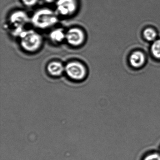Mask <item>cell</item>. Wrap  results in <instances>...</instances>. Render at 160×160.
I'll use <instances>...</instances> for the list:
<instances>
[{"instance_id":"obj_13","label":"cell","mask_w":160,"mask_h":160,"mask_svg":"<svg viewBox=\"0 0 160 160\" xmlns=\"http://www.w3.org/2000/svg\"><path fill=\"white\" fill-rule=\"evenodd\" d=\"M144 160H160V155L157 153L150 154L146 157Z\"/></svg>"},{"instance_id":"obj_9","label":"cell","mask_w":160,"mask_h":160,"mask_svg":"<svg viewBox=\"0 0 160 160\" xmlns=\"http://www.w3.org/2000/svg\"><path fill=\"white\" fill-rule=\"evenodd\" d=\"M66 33L63 30L58 28L52 31L49 34V38L53 42L59 43L65 40Z\"/></svg>"},{"instance_id":"obj_3","label":"cell","mask_w":160,"mask_h":160,"mask_svg":"<svg viewBox=\"0 0 160 160\" xmlns=\"http://www.w3.org/2000/svg\"><path fill=\"white\" fill-rule=\"evenodd\" d=\"M65 72L69 79L76 82L83 81L88 75L86 66L77 61L68 62L65 66Z\"/></svg>"},{"instance_id":"obj_4","label":"cell","mask_w":160,"mask_h":160,"mask_svg":"<svg viewBox=\"0 0 160 160\" xmlns=\"http://www.w3.org/2000/svg\"><path fill=\"white\" fill-rule=\"evenodd\" d=\"M28 14L22 11H17L13 12L9 17V23L12 27V33L16 37H19L25 30L24 27L29 22Z\"/></svg>"},{"instance_id":"obj_2","label":"cell","mask_w":160,"mask_h":160,"mask_svg":"<svg viewBox=\"0 0 160 160\" xmlns=\"http://www.w3.org/2000/svg\"><path fill=\"white\" fill-rule=\"evenodd\" d=\"M19 38L21 47L23 50L29 53L36 52L42 45V36L32 30L24 31Z\"/></svg>"},{"instance_id":"obj_10","label":"cell","mask_w":160,"mask_h":160,"mask_svg":"<svg viewBox=\"0 0 160 160\" xmlns=\"http://www.w3.org/2000/svg\"><path fill=\"white\" fill-rule=\"evenodd\" d=\"M152 53L155 58L160 59V40L155 41L151 46Z\"/></svg>"},{"instance_id":"obj_11","label":"cell","mask_w":160,"mask_h":160,"mask_svg":"<svg viewBox=\"0 0 160 160\" xmlns=\"http://www.w3.org/2000/svg\"><path fill=\"white\" fill-rule=\"evenodd\" d=\"M143 35L146 40L148 41H154L157 36L155 31L152 28L146 29L143 32Z\"/></svg>"},{"instance_id":"obj_6","label":"cell","mask_w":160,"mask_h":160,"mask_svg":"<svg viewBox=\"0 0 160 160\" xmlns=\"http://www.w3.org/2000/svg\"><path fill=\"white\" fill-rule=\"evenodd\" d=\"M85 34L81 29L77 28L70 29L66 32L65 40L68 44L73 47L82 45L85 42Z\"/></svg>"},{"instance_id":"obj_14","label":"cell","mask_w":160,"mask_h":160,"mask_svg":"<svg viewBox=\"0 0 160 160\" xmlns=\"http://www.w3.org/2000/svg\"><path fill=\"white\" fill-rule=\"evenodd\" d=\"M44 1L46 2H48V3H51L56 1L57 0H44Z\"/></svg>"},{"instance_id":"obj_8","label":"cell","mask_w":160,"mask_h":160,"mask_svg":"<svg viewBox=\"0 0 160 160\" xmlns=\"http://www.w3.org/2000/svg\"><path fill=\"white\" fill-rule=\"evenodd\" d=\"M145 60V56L142 52L139 51L133 52L130 58L131 65L136 68L142 66L144 64Z\"/></svg>"},{"instance_id":"obj_12","label":"cell","mask_w":160,"mask_h":160,"mask_svg":"<svg viewBox=\"0 0 160 160\" xmlns=\"http://www.w3.org/2000/svg\"><path fill=\"white\" fill-rule=\"evenodd\" d=\"M21 1L23 4L27 7H32L37 4L38 0H21Z\"/></svg>"},{"instance_id":"obj_7","label":"cell","mask_w":160,"mask_h":160,"mask_svg":"<svg viewBox=\"0 0 160 160\" xmlns=\"http://www.w3.org/2000/svg\"><path fill=\"white\" fill-rule=\"evenodd\" d=\"M47 70L48 74L53 77H58L65 72V66L58 61H52L48 64Z\"/></svg>"},{"instance_id":"obj_1","label":"cell","mask_w":160,"mask_h":160,"mask_svg":"<svg viewBox=\"0 0 160 160\" xmlns=\"http://www.w3.org/2000/svg\"><path fill=\"white\" fill-rule=\"evenodd\" d=\"M32 25L37 28L46 29L52 28L58 21L55 12L48 9H42L33 14L31 18Z\"/></svg>"},{"instance_id":"obj_5","label":"cell","mask_w":160,"mask_h":160,"mask_svg":"<svg viewBox=\"0 0 160 160\" xmlns=\"http://www.w3.org/2000/svg\"><path fill=\"white\" fill-rule=\"evenodd\" d=\"M56 7L58 13L64 17L71 16L77 10V0H57Z\"/></svg>"}]
</instances>
